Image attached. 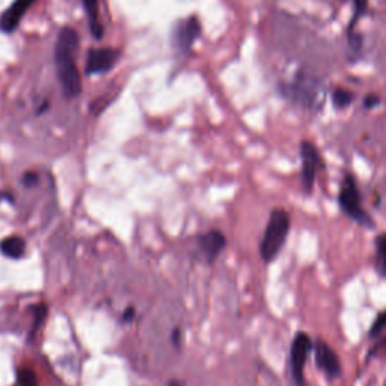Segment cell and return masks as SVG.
Segmentation results:
<instances>
[{"instance_id":"cell-1","label":"cell","mask_w":386,"mask_h":386,"mask_svg":"<svg viewBox=\"0 0 386 386\" xmlns=\"http://www.w3.org/2000/svg\"><path fill=\"white\" fill-rule=\"evenodd\" d=\"M79 34L76 29L63 27L55 47V66L62 92L67 99H76L82 92V77L76 66V55L79 50Z\"/></svg>"},{"instance_id":"cell-2","label":"cell","mask_w":386,"mask_h":386,"mask_svg":"<svg viewBox=\"0 0 386 386\" xmlns=\"http://www.w3.org/2000/svg\"><path fill=\"white\" fill-rule=\"evenodd\" d=\"M290 231V216L282 208H275L267 223L263 240L260 244V254L264 263H272L280 255Z\"/></svg>"},{"instance_id":"cell-3","label":"cell","mask_w":386,"mask_h":386,"mask_svg":"<svg viewBox=\"0 0 386 386\" xmlns=\"http://www.w3.org/2000/svg\"><path fill=\"white\" fill-rule=\"evenodd\" d=\"M338 202L341 210L344 211L350 219L358 222L361 227L373 228L374 220L368 214V211L361 206V193L356 186V181L350 174H347L342 180L341 190L338 195Z\"/></svg>"},{"instance_id":"cell-4","label":"cell","mask_w":386,"mask_h":386,"mask_svg":"<svg viewBox=\"0 0 386 386\" xmlns=\"http://www.w3.org/2000/svg\"><path fill=\"white\" fill-rule=\"evenodd\" d=\"M314 344L304 332H299L296 335L292 350H290V367H292V378L297 386H306L305 382V366L311 350Z\"/></svg>"},{"instance_id":"cell-5","label":"cell","mask_w":386,"mask_h":386,"mask_svg":"<svg viewBox=\"0 0 386 386\" xmlns=\"http://www.w3.org/2000/svg\"><path fill=\"white\" fill-rule=\"evenodd\" d=\"M201 23L197 17L180 20L173 29V46L180 53H187L201 35Z\"/></svg>"},{"instance_id":"cell-6","label":"cell","mask_w":386,"mask_h":386,"mask_svg":"<svg viewBox=\"0 0 386 386\" xmlns=\"http://www.w3.org/2000/svg\"><path fill=\"white\" fill-rule=\"evenodd\" d=\"M121 56V51L104 47V49H91L87 55V62H85V73L88 76H96V74L109 73Z\"/></svg>"},{"instance_id":"cell-7","label":"cell","mask_w":386,"mask_h":386,"mask_svg":"<svg viewBox=\"0 0 386 386\" xmlns=\"http://www.w3.org/2000/svg\"><path fill=\"white\" fill-rule=\"evenodd\" d=\"M300 157H302V185L305 192L311 193L314 189L318 169L321 168V158L317 148L308 141L300 144Z\"/></svg>"},{"instance_id":"cell-8","label":"cell","mask_w":386,"mask_h":386,"mask_svg":"<svg viewBox=\"0 0 386 386\" xmlns=\"http://www.w3.org/2000/svg\"><path fill=\"white\" fill-rule=\"evenodd\" d=\"M314 353H316V362L317 367L323 371L329 379H337L341 376V362L340 358L328 342L317 340L314 344Z\"/></svg>"},{"instance_id":"cell-9","label":"cell","mask_w":386,"mask_h":386,"mask_svg":"<svg viewBox=\"0 0 386 386\" xmlns=\"http://www.w3.org/2000/svg\"><path fill=\"white\" fill-rule=\"evenodd\" d=\"M37 0H14L2 14H0V32L4 34H13L26 15L27 9L34 5Z\"/></svg>"},{"instance_id":"cell-10","label":"cell","mask_w":386,"mask_h":386,"mask_svg":"<svg viewBox=\"0 0 386 386\" xmlns=\"http://www.w3.org/2000/svg\"><path fill=\"white\" fill-rule=\"evenodd\" d=\"M288 94L292 95L297 103L311 106L316 103L318 96V85L313 77H306L304 74H300V76L290 85Z\"/></svg>"},{"instance_id":"cell-11","label":"cell","mask_w":386,"mask_h":386,"mask_svg":"<svg viewBox=\"0 0 386 386\" xmlns=\"http://www.w3.org/2000/svg\"><path fill=\"white\" fill-rule=\"evenodd\" d=\"M198 243L202 254L206 255L207 261L213 263L225 249V246H227V239H225L223 232H220L219 230H210L199 235Z\"/></svg>"},{"instance_id":"cell-12","label":"cell","mask_w":386,"mask_h":386,"mask_svg":"<svg viewBox=\"0 0 386 386\" xmlns=\"http://www.w3.org/2000/svg\"><path fill=\"white\" fill-rule=\"evenodd\" d=\"M85 13H87L88 17V23H89V30L95 39H101L104 29L100 21V13H99V0H82Z\"/></svg>"},{"instance_id":"cell-13","label":"cell","mask_w":386,"mask_h":386,"mask_svg":"<svg viewBox=\"0 0 386 386\" xmlns=\"http://www.w3.org/2000/svg\"><path fill=\"white\" fill-rule=\"evenodd\" d=\"M0 252L11 260H20L26 252V242L20 235H11L0 242Z\"/></svg>"},{"instance_id":"cell-14","label":"cell","mask_w":386,"mask_h":386,"mask_svg":"<svg viewBox=\"0 0 386 386\" xmlns=\"http://www.w3.org/2000/svg\"><path fill=\"white\" fill-rule=\"evenodd\" d=\"M376 269L386 278V234H380L376 239Z\"/></svg>"},{"instance_id":"cell-15","label":"cell","mask_w":386,"mask_h":386,"mask_svg":"<svg viewBox=\"0 0 386 386\" xmlns=\"http://www.w3.org/2000/svg\"><path fill=\"white\" fill-rule=\"evenodd\" d=\"M17 382L18 386H38V378L35 371L26 367L17 371Z\"/></svg>"},{"instance_id":"cell-16","label":"cell","mask_w":386,"mask_h":386,"mask_svg":"<svg viewBox=\"0 0 386 386\" xmlns=\"http://www.w3.org/2000/svg\"><path fill=\"white\" fill-rule=\"evenodd\" d=\"M47 314H49V308L46 304H38L34 306V326H32V335L35 334L41 325H44Z\"/></svg>"},{"instance_id":"cell-17","label":"cell","mask_w":386,"mask_h":386,"mask_svg":"<svg viewBox=\"0 0 386 386\" xmlns=\"http://www.w3.org/2000/svg\"><path fill=\"white\" fill-rule=\"evenodd\" d=\"M332 100L337 107H346L351 101V94L346 89H337L332 95Z\"/></svg>"},{"instance_id":"cell-18","label":"cell","mask_w":386,"mask_h":386,"mask_svg":"<svg viewBox=\"0 0 386 386\" xmlns=\"http://www.w3.org/2000/svg\"><path fill=\"white\" fill-rule=\"evenodd\" d=\"M385 328H386V311H383V313H380V314L378 316V318L374 320L373 326L370 328V337H376V335H379Z\"/></svg>"},{"instance_id":"cell-19","label":"cell","mask_w":386,"mask_h":386,"mask_svg":"<svg viewBox=\"0 0 386 386\" xmlns=\"http://www.w3.org/2000/svg\"><path fill=\"white\" fill-rule=\"evenodd\" d=\"M21 181H23V185H25L26 187H34L35 185H38L39 177H38L37 173H26V174L23 175V180H21Z\"/></svg>"},{"instance_id":"cell-20","label":"cell","mask_w":386,"mask_h":386,"mask_svg":"<svg viewBox=\"0 0 386 386\" xmlns=\"http://www.w3.org/2000/svg\"><path fill=\"white\" fill-rule=\"evenodd\" d=\"M353 5H355L356 17H359V15L366 14L367 6H368V0H353Z\"/></svg>"},{"instance_id":"cell-21","label":"cell","mask_w":386,"mask_h":386,"mask_svg":"<svg viewBox=\"0 0 386 386\" xmlns=\"http://www.w3.org/2000/svg\"><path fill=\"white\" fill-rule=\"evenodd\" d=\"M136 317V309L133 306H128L125 311H124V314L121 317V320L124 321V323H130V321H133Z\"/></svg>"},{"instance_id":"cell-22","label":"cell","mask_w":386,"mask_h":386,"mask_svg":"<svg viewBox=\"0 0 386 386\" xmlns=\"http://www.w3.org/2000/svg\"><path fill=\"white\" fill-rule=\"evenodd\" d=\"M173 344L177 347L181 344V332L178 328L173 330Z\"/></svg>"},{"instance_id":"cell-23","label":"cell","mask_w":386,"mask_h":386,"mask_svg":"<svg viewBox=\"0 0 386 386\" xmlns=\"http://www.w3.org/2000/svg\"><path fill=\"white\" fill-rule=\"evenodd\" d=\"M376 104H379V99H378V96H373V95H370L368 99L366 100V106L368 107V109H371V107H374Z\"/></svg>"},{"instance_id":"cell-24","label":"cell","mask_w":386,"mask_h":386,"mask_svg":"<svg viewBox=\"0 0 386 386\" xmlns=\"http://www.w3.org/2000/svg\"><path fill=\"white\" fill-rule=\"evenodd\" d=\"M168 386H185V383L181 380H178V379H173L168 383Z\"/></svg>"},{"instance_id":"cell-25","label":"cell","mask_w":386,"mask_h":386,"mask_svg":"<svg viewBox=\"0 0 386 386\" xmlns=\"http://www.w3.org/2000/svg\"><path fill=\"white\" fill-rule=\"evenodd\" d=\"M5 199L13 201V197H11L9 193H0V201H5Z\"/></svg>"}]
</instances>
